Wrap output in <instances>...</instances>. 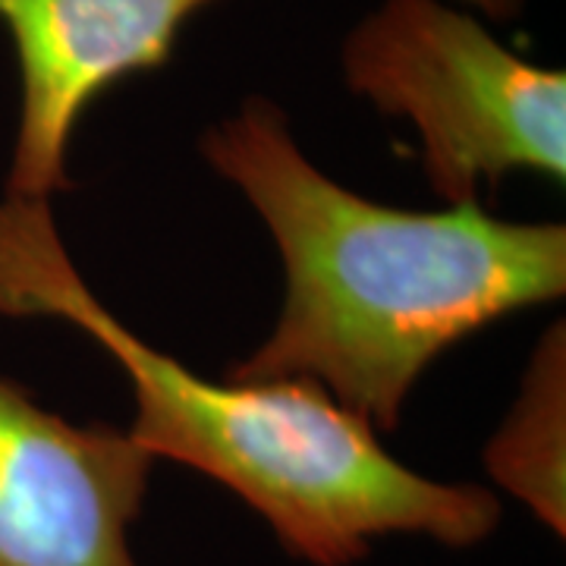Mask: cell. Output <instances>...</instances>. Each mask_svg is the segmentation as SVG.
I'll list each match as a JSON object with an SVG mask.
<instances>
[{"label": "cell", "instance_id": "1", "mask_svg": "<svg viewBox=\"0 0 566 566\" xmlns=\"http://www.w3.org/2000/svg\"><path fill=\"white\" fill-rule=\"evenodd\" d=\"M199 151L283 264L281 315L227 378L303 381L385 434L447 349L566 293L564 223L504 221L479 202H371L327 177L264 95L208 126Z\"/></svg>", "mask_w": 566, "mask_h": 566}, {"label": "cell", "instance_id": "2", "mask_svg": "<svg viewBox=\"0 0 566 566\" xmlns=\"http://www.w3.org/2000/svg\"><path fill=\"white\" fill-rule=\"evenodd\" d=\"M0 315L57 318L104 349L133 390L129 438L237 494L281 547L312 566H353L375 542L416 535L475 547L501 497L403 465L378 431L303 381H208L123 324L70 259L51 202L0 199Z\"/></svg>", "mask_w": 566, "mask_h": 566}, {"label": "cell", "instance_id": "3", "mask_svg": "<svg viewBox=\"0 0 566 566\" xmlns=\"http://www.w3.org/2000/svg\"><path fill=\"white\" fill-rule=\"evenodd\" d=\"M346 88L416 129L424 182L475 202L513 174L566 180V73L453 0H381L340 44Z\"/></svg>", "mask_w": 566, "mask_h": 566}, {"label": "cell", "instance_id": "4", "mask_svg": "<svg viewBox=\"0 0 566 566\" xmlns=\"http://www.w3.org/2000/svg\"><path fill=\"white\" fill-rule=\"evenodd\" d=\"M155 463L126 428L70 422L0 378V566H139Z\"/></svg>", "mask_w": 566, "mask_h": 566}, {"label": "cell", "instance_id": "5", "mask_svg": "<svg viewBox=\"0 0 566 566\" xmlns=\"http://www.w3.org/2000/svg\"><path fill=\"white\" fill-rule=\"evenodd\" d=\"M218 0H0L20 76L7 196L66 192V155L82 117L117 82L155 73L182 29Z\"/></svg>", "mask_w": 566, "mask_h": 566}, {"label": "cell", "instance_id": "6", "mask_svg": "<svg viewBox=\"0 0 566 566\" xmlns=\"http://www.w3.org/2000/svg\"><path fill=\"white\" fill-rule=\"evenodd\" d=\"M488 475L557 538L566 532V340L564 324L538 340L516 403L485 447Z\"/></svg>", "mask_w": 566, "mask_h": 566}, {"label": "cell", "instance_id": "7", "mask_svg": "<svg viewBox=\"0 0 566 566\" xmlns=\"http://www.w3.org/2000/svg\"><path fill=\"white\" fill-rule=\"evenodd\" d=\"M453 3H460L465 10L479 13L488 22L516 20L523 13V7H526V0H453Z\"/></svg>", "mask_w": 566, "mask_h": 566}]
</instances>
